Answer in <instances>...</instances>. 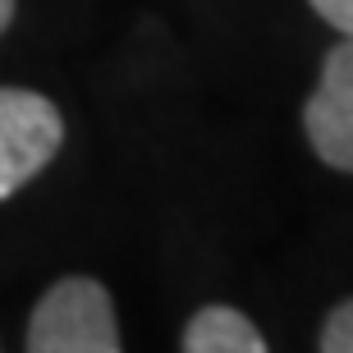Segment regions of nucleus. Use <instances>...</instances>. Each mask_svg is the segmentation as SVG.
<instances>
[{
	"instance_id": "5",
	"label": "nucleus",
	"mask_w": 353,
	"mask_h": 353,
	"mask_svg": "<svg viewBox=\"0 0 353 353\" xmlns=\"http://www.w3.org/2000/svg\"><path fill=\"white\" fill-rule=\"evenodd\" d=\"M316 349L321 353H353V299H340L321 321V335H316Z\"/></svg>"
},
{
	"instance_id": "4",
	"label": "nucleus",
	"mask_w": 353,
	"mask_h": 353,
	"mask_svg": "<svg viewBox=\"0 0 353 353\" xmlns=\"http://www.w3.org/2000/svg\"><path fill=\"white\" fill-rule=\"evenodd\" d=\"M183 353H266V335L248 312L230 303H207L188 316L179 335Z\"/></svg>"
},
{
	"instance_id": "2",
	"label": "nucleus",
	"mask_w": 353,
	"mask_h": 353,
	"mask_svg": "<svg viewBox=\"0 0 353 353\" xmlns=\"http://www.w3.org/2000/svg\"><path fill=\"white\" fill-rule=\"evenodd\" d=\"M65 143V115L32 88H0V202L32 183Z\"/></svg>"
},
{
	"instance_id": "1",
	"label": "nucleus",
	"mask_w": 353,
	"mask_h": 353,
	"mask_svg": "<svg viewBox=\"0 0 353 353\" xmlns=\"http://www.w3.org/2000/svg\"><path fill=\"white\" fill-rule=\"evenodd\" d=\"M28 353H119L124 335L115 321V299L92 275H65L37 299L28 316Z\"/></svg>"
},
{
	"instance_id": "6",
	"label": "nucleus",
	"mask_w": 353,
	"mask_h": 353,
	"mask_svg": "<svg viewBox=\"0 0 353 353\" xmlns=\"http://www.w3.org/2000/svg\"><path fill=\"white\" fill-rule=\"evenodd\" d=\"M316 10V19H326L340 37H353V0H307Z\"/></svg>"
},
{
	"instance_id": "3",
	"label": "nucleus",
	"mask_w": 353,
	"mask_h": 353,
	"mask_svg": "<svg viewBox=\"0 0 353 353\" xmlns=\"http://www.w3.org/2000/svg\"><path fill=\"white\" fill-rule=\"evenodd\" d=\"M303 133L321 165L353 174V37L335 41L321 60V79L303 101Z\"/></svg>"
},
{
	"instance_id": "7",
	"label": "nucleus",
	"mask_w": 353,
	"mask_h": 353,
	"mask_svg": "<svg viewBox=\"0 0 353 353\" xmlns=\"http://www.w3.org/2000/svg\"><path fill=\"white\" fill-rule=\"evenodd\" d=\"M14 23V0H0V32Z\"/></svg>"
}]
</instances>
